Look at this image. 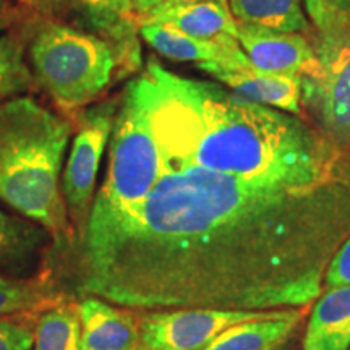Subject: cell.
Masks as SVG:
<instances>
[{"instance_id":"obj_25","label":"cell","mask_w":350,"mask_h":350,"mask_svg":"<svg viewBox=\"0 0 350 350\" xmlns=\"http://www.w3.org/2000/svg\"><path fill=\"white\" fill-rule=\"evenodd\" d=\"M26 7L33 8L42 15H52L70 8V0H20Z\"/></svg>"},{"instance_id":"obj_6","label":"cell","mask_w":350,"mask_h":350,"mask_svg":"<svg viewBox=\"0 0 350 350\" xmlns=\"http://www.w3.org/2000/svg\"><path fill=\"white\" fill-rule=\"evenodd\" d=\"M119 103L120 99L104 100L85 109L78 117L77 133L62 170V195L75 226L73 235H77V242L85 234L100 159L111 139Z\"/></svg>"},{"instance_id":"obj_14","label":"cell","mask_w":350,"mask_h":350,"mask_svg":"<svg viewBox=\"0 0 350 350\" xmlns=\"http://www.w3.org/2000/svg\"><path fill=\"white\" fill-rule=\"evenodd\" d=\"M139 25H163L177 29L187 36L203 41H229L239 39V23L229 7L216 2L178 3L159 7Z\"/></svg>"},{"instance_id":"obj_12","label":"cell","mask_w":350,"mask_h":350,"mask_svg":"<svg viewBox=\"0 0 350 350\" xmlns=\"http://www.w3.org/2000/svg\"><path fill=\"white\" fill-rule=\"evenodd\" d=\"M232 94L247 103L299 116L304 103L301 78L261 72L252 64L234 70H217L211 75Z\"/></svg>"},{"instance_id":"obj_8","label":"cell","mask_w":350,"mask_h":350,"mask_svg":"<svg viewBox=\"0 0 350 350\" xmlns=\"http://www.w3.org/2000/svg\"><path fill=\"white\" fill-rule=\"evenodd\" d=\"M274 312L216 308L150 312L139 323V350H203L229 327Z\"/></svg>"},{"instance_id":"obj_23","label":"cell","mask_w":350,"mask_h":350,"mask_svg":"<svg viewBox=\"0 0 350 350\" xmlns=\"http://www.w3.org/2000/svg\"><path fill=\"white\" fill-rule=\"evenodd\" d=\"M34 336L28 327L10 319H0V350H33Z\"/></svg>"},{"instance_id":"obj_13","label":"cell","mask_w":350,"mask_h":350,"mask_svg":"<svg viewBox=\"0 0 350 350\" xmlns=\"http://www.w3.org/2000/svg\"><path fill=\"white\" fill-rule=\"evenodd\" d=\"M77 306L83 350H139V326L130 313L91 295Z\"/></svg>"},{"instance_id":"obj_20","label":"cell","mask_w":350,"mask_h":350,"mask_svg":"<svg viewBox=\"0 0 350 350\" xmlns=\"http://www.w3.org/2000/svg\"><path fill=\"white\" fill-rule=\"evenodd\" d=\"M31 77V68L25 60L23 42L12 34L0 38V100L28 90Z\"/></svg>"},{"instance_id":"obj_27","label":"cell","mask_w":350,"mask_h":350,"mask_svg":"<svg viewBox=\"0 0 350 350\" xmlns=\"http://www.w3.org/2000/svg\"><path fill=\"white\" fill-rule=\"evenodd\" d=\"M195 2H216V3H222V5L229 7L227 0H165L161 7H170V5H178V3H195Z\"/></svg>"},{"instance_id":"obj_19","label":"cell","mask_w":350,"mask_h":350,"mask_svg":"<svg viewBox=\"0 0 350 350\" xmlns=\"http://www.w3.org/2000/svg\"><path fill=\"white\" fill-rule=\"evenodd\" d=\"M33 350H83L78 306L47 310L38 319Z\"/></svg>"},{"instance_id":"obj_10","label":"cell","mask_w":350,"mask_h":350,"mask_svg":"<svg viewBox=\"0 0 350 350\" xmlns=\"http://www.w3.org/2000/svg\"><path fill=\"white\" fill-rule=\"evenodd\" d=\"M139 38L165 59L195 64L209 75L217 70H234L250 64L239 39L203 41L163 25H139Z\"/></svg>"},{"instance_id":"obj_4","label":"cell","mask_w":350,"mask_h":350,"mask_svg":"<svg viewBox=\"0 0 350 350\" xmlns=\"http://www.w3.org/2000/svg\"><path fill=\"white\" fill-rule=\"evenodd\" d=\"M159 174L161 154L150 122L133 93L125 88L109 139L104 183L91 204L85 234L70 245L77 250L106 239L142 204Z\"/></svg>"},{"instance_id":"obj_3","label":"cell","mask_w":350,"mask_h":350,"mask_svg":"<svg viewBox=\"0 0 350 350\" xmlns=\"http://www.w3.org/2000/svg\"><path fill=\"white\" fill-rule=\"evenodd\" d=\"M72 124L31 96L0 100V201L68 247L73 230L62 195Z\"/></svg>"},{"instance_id":"obj_26","label":"cell","mask_w":350,"mask_h":350,"mask_svg":"<svg viewBox=\"0 0 350 350\" xmlns=\"http://www.w3.org/2000/svg\"><path fill=\"white\" fill-rule=\"evenodd\" d=\"M165 0H133V5H135V12H137L138 18L143 20L146 18L148 15H151L152 12L157 10Z\"/></svg>"},{"instance_id":"obj_24","label":"cell","mask_w":350,"mask_h":350,"mask_svg":"<svg viewBox=\"0 0 350 350\" xmlns=\"http://www.w3.org/2000/svg\"><path fill=\"white\" fill-rule=\"evenodd\" d=\"M350 286V235L332 258L325 275V288Z\"/></svg>"},{"instance_id":"obj_11","label":"cell","mask_w":350,"mask_h":350,"mask_svg":"<svg viewBox=\"0 0 350 350\" xmlns=\"http://www.w3.org/2000/svg\"><path fill=\"white\" fill-rule=\"evenodd\" d=\"M80 20L119 52L124 73L142 68L139 18L133 0H70Z\"/></svg>"},{"instance_id":"obj_9","label":"cell","mask_w":350,"mask_h":350,"mask_svg":"<svg viewBox=\"0 0 350 350\" xmlns=\"http://www.w3.org/2000/svg\"><path fill=\"white\" fill-rule=\"evenodd\" d=\"M239 42L253 67L304 80L317 70L318 57L304 34L239 25Z\"/></svg>"},{"instance_id":"obj_2","label":"cell","mask_w":350,"mask_h":350,"mask_svg":"<svg viewBox=\"0 0 350 350\" xmlns=\"http://www.w3.org/2000/svg\"><path fill=\"white\" fill-rule=\"evenodd\" d=\"M126 88L146 113L163 164L288 183L350 169L339 148L297 116L247 103L154 60Z\"/></svg>"},{"instance_id":"obj_18","label":"cell","mask_w":350,"mask_h":350,"mask_svg":"<svg viewBox=\"0 0 350 350\" xmlns=\"http://www.w3.org/2000/svg\"><path fill=\"white\" fill-rule=\"evenodd\" d=\"M227 3L239 25L300 34L310 29L304 0H227Z\"/></svg>"},{"instance_id":"obj_22","label":"cell","mask_w":350,"mask_h":350,"mask_svg":"<svg viewBox=\"0 0 350 350\" xmlns=\"http://www.w3.org/2000/svg\"><path fill=\"white\" fill-rule=\"evenodd\" d=\"M304 7L319 36L350 29V0H304Z\"/></svg>"},{"instance_id":"obj_16","label":"cell","mask_w":350,"mask_h":350,"mask_svg":"<svg viewBox=\"0 0 350 350\" xmlns=\"http://www.w3.org/2000/svg\"><path fill=\"white\" fill-rule=\"evenodd\" d=\"M51 234L42 226L0 209V271L25 278L38 268Z\"/></svg>"},{"instance_id":"obj_28","label":"cell","mask_w":350,"mask_h":350,"mask_svg":"<svg viewBox=\"0 0 350 350\" xmlns=\"http://www.w3.org/2000/svg\"><path fill=\"white\" fill-rule=\"evenodd\" d=\"M8 21V0H0V33L7 26Z\"/></svg>"},{"instance_id":"obj_17","label":"cell","mask_w":350,"mask_h":350,"mask_svg":"<svg viewBox=\"0 0 350 350\" xmlns=\"http://www.w3.org/2000/svg\"><path fill=\"white\" fill-rule=\"evenodd\" d=\"M301 318V308L278 310L269 317L229 327L203 350H275L286 342Z\"/></svg>"},{"instance_id":"obj_5","label":"cell","mask_w":350,"mask_h":350,"mask_svg":"<svg viewBox=\"0 0 350 350\" xmlns=\"http://www.w3.org/2000/svg\"><path fill=\"white\" fill-rule=\"evenodd\" d=\"M28 55L34 78L68 113L94 103L122 68L119 52L111 42L57 21L38 26Z\"/></svg>"},{"instance_id":"obj_1","label":"cell","mask_w":350,"mask_h":350,"mask_svg":"<svg viewBox=\"0 0 350 350\" xmlns=\"http://www.w3.org/2000/svg\"><path fill=\"white\" fill-rule=\"evenodd\" d=\"M350 235V169L310 183L161 163L142 204L77 248L73 286L131 310L304 308Z\"/></svg>"},{"instance_id":"obj_7","label":"cell","mask_w":350,"mask_h":350,"mask_svg":"<svg viewBox=\"0 0 350 350\" xmlns=\"http://www.w3.org/2000/svg\"><path fill=\"white\" fill-rule=\"evenodd\" d=\"M318 67L301 80L304 103L313 109L325 137L336 146L350 144V29L319 36Z\"/></svg>"},{"instance_id":"obj_21","label":"cell","mask_w":350,"mask_h":350,"mask_svg":"<svg viewBox=\"0 0 350 350\" xmlns=\"http://www.w3.org/2000/svg\"><path fill=\"white\" fill-rule=\"evenodd\" d=\"M49 284L0 274V317L36 308L49 300Z\"/></svg>"},{"instance_id":"obj_15","label":"cell","mask_w":350,"mask_h":350,"mask_svg":"<svg viewBox=\"0 0 350 350\" xmlns=\"http://www.w3.org/2000/svg\"><path fill=\"white\" fill-rule=\"evenodd\" d=\"M304 350H350V286L325 288L318 297Z\"/></svg>"}]
</instances>
